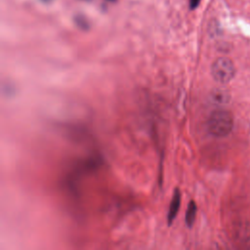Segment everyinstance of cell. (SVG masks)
<instances>
[{"instance_id": "obj_1", "label": "cell", "mask_w": 250, "mask_h": 250, "mask_svg": "<svg viewBox=\"0 0 250 250\" xmlns=\"http://www.w3.org/2000/svg\"><path fill=\"white\" fill-rule=\"evenodd\" d=\"M233 127V117L232 114L226 109H216L214 110L208 120L207 129L208 132L217 138H223L228 136Z\"/></svg>"}, {"instance_id": "obj_3", "label": "cell", "mask_w": 250, "mask_h": 250, "mask_svg": "<svg viewBox=\"0 0 250 250\" xmlns=\"http://www.w3.org/2000/svg\"><path fill=\"white\" fill-rule=\"evenodd\" d=\"M181 199H182V195H181V190L176 188L173 191V195H172V199L169 205V209H168V215H167V221H168V225L171 226L172 223L174 222L178 211L180 209L181 206Z\"/></svg>"}, {"instance_id": "obj_5", "label": "cell", "mask_w": 250, "mask_h": 250, "mask_svg": "<svg viewBox=\"0 0 250 250\" xmlns=\"http://www.w3.org/2000/svg\"><path fill=\"white\" fill-rule=\"evenodd\" d=\"M229 99V94L226 91H224V90L215 89L211 93V100L215 104H226V103H228Z\"/></svg>"}, {"instance_id": "obj_7", "label": "cell", "mask_w": 250, "mask_h": 250, "mask_svg": "<svg viewBox=\"0 0 250 250\" xmlns=\"http://www.w3.org/2000/svg\"><path fill=\"white\" fill-rule=\"evenodd\" d=\"M43 1H45V2H47V1H50V0H43Z\"/></svg>"}, {"instance_id": "obj_4", "label": "cell", "mask_w": 250, "mask_h": 250, "mask_svg": "<svg viewBox=\"0 0 250 250\" xmlns=\"http://www.w3.org/2000/svg\"><path fill=\"white\" fill-rule=\"evenodd\" d=\"M196 212H197V206L196 203L193 200H190L187 211H186V216H185V221H186V225L188 228H191L194 224L195 221V217H196Z\"/></svg>"}, {"instance_id": "obj_2", "label": "cell", "mask_w": 250, "mask_h": 250, "mask_svg": "<svg viewBox=\"0 0 250 250\" xmlns=\"http://www.w3.org/2000/svg\"><path fill=\"white\" fill-rule=\"evenodd\" d=\"M211 74L215 81L221 84H226L233 78L235 67L229 58L220 57L212 63Z\"/></svg>"}, {"instance_id": "obj_6", "label": "cell", "mask_w": 250, "mask_h": 250, "mask_svg": "<svg viewBox=\"0 0 250 250\" xmlns=\"http://www.w3.org/2000/svg\"><path fill=\"white\" fill-rule=\"evenodd\" d=\"M199 2H200V0H189V8L195 9L198 6Z\"/></svg>"}, {"instance_id": "obj_8", "label": "cell", "mask_w": 250, "mask_h": 250, "mask_svg": "<svg viewBox=\"0 0 250 250\" xmlns=\"http://www.w3.org/2000/svg\"><path fill=\"white\" fill-rule=\"evenodd\" d=\"M108 1H114V0H108Z\"/></svg>"}]
</instances>
